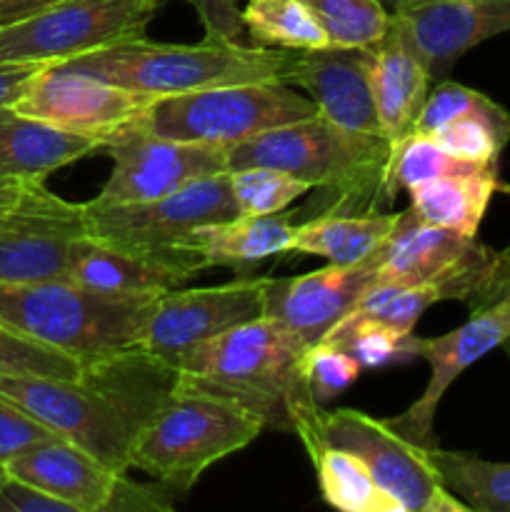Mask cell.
I'll list each match as a JSON object with an SVG mask.
<instances>
[{
	"label": "cell",
	"mask_w": 510,
	"mask_h": 512,
	"mask_svg": "<svg viewBox=\"0 0 510 512\" xmlns=\"http://www.w3.org/2000/svg\"><path fill=\"white\" fill-rule=\"evenodd\" d=\"M178 383V368L140 348L93 360L78 378L0 375V395L115 473Z\"/></svg>",
	"instance_id": "obj_1"
},
{
	"label": "cell",
	"mask_w": 510,
	"mask_h": 512,
	"mask_svg": "<svg viewBox=\"0 0 510 512\" xmlns=\"http://www.w3.org/2000/svg\"><path fill=\"white\" fill-rule=\"evenodd\" d=\"M305 345L288 325L260 315L203 340L180 358L178 378L235 398L265 428L293 433V413L313 400L303 375Z\"/></svg>",
	"instance_id": "obj_2"
},
{
	"label": "cell",
	"mask_w": 510,
	"mask_h": 512,
	"mask_svg": "<svg viewBox=\"0 0 510 512\" xmlns=\"http://www.w3.org/2000/svg\"><path fill=\"white\" fill-rule=\"evenodd\" d=\"M390 150L393 143L383 135L340 128L313 115L228 145V170L253 165L283 170L333 193L338 198L335 213H375L385 200Z\"/></svg>",
	"instance_id": "obj_3"
},
{
	"label": "cell",
	"mask_w": 510,
	"mask_h": 512,
	"mask_svg": "<svg viewBox=\"0 0 510 512\" xmlns=\"http://www.w3.org/2000/svg\"><path fill=\"white\" fill-rule=\"evenodd\" d=\"M288 60V50L238 43L220 35H205L200 43L190 45L153 43L140 35L60 63L120 88L165 98L218 85L280 80Z\"/></svg>",
	"instance_id": "obj_4"
},
{
	"label": "cell",
	"mask_w": 510,
	"mask_h": 512,
	"mask_svg": "<svg viewBox=\"0 0 510 512\" xmlns=\"http://www.w3.org/2000/svg\"><path fill=\"white\" fill-rule=\"evenodd\" d=\"M158 295H110L68 278L0 283V325L83 365L138 348Z\"/></svg>",
	"instance_id": "obj_5"
},
{
	"label": "cell",
	"mask_w": 510,
	"mask_h": 512,
	"mask_svg": "<svg viewBox=\"0 0 510 512\" xmlns=\"http://www.w3.org/2000/svg\"><path fill=\"white\" fill-rule=\"evenodd\" d=\"M265 423L235 398L178 378L173 393L140 433L130 470H143L175 493H188L218 460L238 453Z\"/></svg>",
	"instance_id": "obj_6"
},
{
	"label": "cell",
	"mask_w": 510,
	"mask_h": 512,
	"mask_svg": "<svg viewBox=\"0 0 510 512\" xmlns=\"http://www.w3.org/2000/svg\"><path fill=\"white\" fill-rule=\"evenodd\" d=\"M313 115L315 103L293 85L260 80L155 98L133 125L173 140L235 145Z\"/></svg>",
	"instance_id": "obj_7"
},
{
	"label": "cell",
	"mask_w": 510,
	"mask_h": 512,
	"mask_svg": "<svg viewBox=\"0 0 510 512\" xmlns=\"http://www.w3.org/2000/svg\"><path fill=\"white\" fill-rule=\"evenodd\" d=\"M378 258V283L438 285L445 300H460L473 310L488 308L495 298L498 250L478 238L438 228L413 213H398Z\"/></svg>",
	"instance_id": "obj_8"
},
{
	"label": "cell",
	"mask_w": 510,
	"mask_h": 512,
	"mask_svg": "<svg viewBox=\"0 0 510 512\" xmlns=\"http://www.w3.org/2000/svg\"><path fill=\"white\" fill-rule=\"evenodd\" d=\"M240 215L230 188V170L208 175L163 198L125 205L85 203V228L105 243L140 250L200 275L203 270L180 253V243L205 223Z\"/></svg>",
	"instance_id": "obj_9"
},
{
	"label": "cell",
	"mask_w": 510,
	"mask_h": 512,
	"mask_svg": "<svg viewBox=\"0 0 510 512\" xmlns=\"http://www.w3.org/2000/svg\"><path fill=\"white\" fill-rule=\"evenodd\" d=\"M170 0H60L0 25V63H60L140 38Z\"/></svg>",
	"instance_id": "obj_10"
},
{
	"label": "cell",
	"mask_w": 510,
	"mask_h": 512,
	"mask_svg": "<svg viewBox=\"0 0 510 512\" xmlns=\"http://www.w3.org/2000/svg\"><path fill=\"white\" fill-rule=\"evenodd\" d=\"M83 235L85 203L60 198L45 180L20 183L0 203V283L68 278L70 250Z\"/></svg>",
	"instance_id": "obj_11"
},
{
	"label": "cell",
	"mask_w": 510,
	"mask_h": 512,
	"mask_svg": "<svg viewBox=\"0 0 510 512\" xmlns=\"http://www.w3.org/2000/svg\"><path fill=\"white\" fill-rule=\"evenodd\" d=\"M320 435L358 455L403 512H470L440 483L425 448L408 443L385 420L350 408L320 410Z\"/></svg>",
	"instance_id": "obj_12"
},
{
	"label": "cell",
	"mask_w": 510,
	"mask_h": 512,
	"mask_svg": "<svg viewBox=\"0 0 510 512\" xmlns=\"http://www.w3.org/2000/svg\"><path fill=\"white\" fill-rule=\"evenodd\" d=\"M105 153L113 160L108 180L90 205H125L163 198L208 175L228 170V145L190 143L130 125Z\"/></svg>",
	"instance_id": "obj_13"
},
{
	"label": "cell",
	"mask_w": 510,
	"mask_h": 512,
	"mask_svg": "<svg viewBox=\"0 0 510 512\" xmlns=\"http://www.w3.org/2000/svg\"><path fill=\"white\" fill-rule=\"evenodd\" d=\"M153 95L135 93L63 63H45L13 108L50 125L103 140V148L145 113Z\"/></svg>",
	"instance_id": "obj_14"
},
{
	"label": "cell",
	"mask_w": 510,
	"mask_h": 512,
	"mask_svg": "<svg viewBox=\"0 0 510 512\" xmlns=\"http://www.w3.org/2000/svg\"><path fill=\"white\" fill-rule=\"evenodd\" d=\"M265 280L268 278L243 275L215 288H175L158 295L138 348L175 368L180 358L203 340L260 318L265 308Z\"/></svg>",
	"instance_id": "obj_15"
},
{
	"label": "cell",
	"mask_w": 510,
	"mask_h": 512,
	"mask_svg": "<svg viewBox=\"0 0 510 512\" xmlns=\"http://www.w3.org/2000/svg\"><path fill=\"white\" fill-rule=\"evenodd\" d=\"M505 340H510V293L488 308L473 310L470 318L450 333L435 338L418 335V358H423L430 368L428 385L405 413L388 418L385 423L418 448L438 445L435 413L443 395L470 365L483 360L495 348H503Z\"/></svg>",
	"instance_id": "obj_16"
},
{
	"label": "cell",
	"mask_w": 510,
	"mask_h": 512,
	"mask_svg": "<svg viewBox=\"0 0 510 512\" xmlns=\"http://www.w3.org/2000/svg\"><path fill=\"white\" fill-rule=\"evenodd\" d=\"M378 283V258L333 265L293 278L265 280L263 315L288 325L305 345H315Z\"/></svg>",
	"instance_id": "obj_17"
},
{
	"label": "cell",
	"mask_w": 510,
	"mask_h": 512,
	"mask_svg": "<svg viewBox=\"0 0 510 512\" xmlns=\"http://www.w3.org/2000/svg\"><path fill=\"white\" fill-rule=\"evenodd\" d=\"M390 15L413 40L435 83L475 45L510 30V0H410Z\"/></svg>",
	"instance_id": "obj_18"
},
{
	"label": "cell",
	"mask_w": 510,
	"mask_h": 512,
	"mask_svg": "<svg viewBox=\"0 0 510 512\" xmlns=\"http://www.w3.org/2000/svg\"><path fill=\"white\" fill-rule=\"evenodd\" d=\"M373 48L328 45L320 50L290 53L280 80L303 90L315 103L318 115L330 123L358 133L383 135L370 88Z\"/></svg>",
	"instance_id": "obj_19"
},
{
	"label": "cell",
	"mask_w": 510,
	"mask_h": 512,
	"mask_svg": "<svg viewBox=\"0 0 510 512\" xmlns=\"http://www.w3.org/2000/svg\"><path fill=\"white\" fill-rule=\"evenodd\" d=\"M5 470L33 488L68 503L75 512H110L123 475L70 440H43L5 463Z\"/></svg>",
	"instance_id": "obj_20"
},
{
	"label": "cell",
	"mask_w": 510,
	"mask_h": 512,
	"mask_svg": "<svg viewBox=\"0 0 510 512\" xmlns=\"http://www.w3.org/2000/svg\"><path fill=\"white\" fill-rule=\"evenodd\" d=\"M190 270L140 250L83 235L68 260V280L110 295H163L190 283Z\"/></svg>",
	"instance_id": "obj_21"
},
{
	"label": "cell",
	"mask_w": 510,
	"mask_h": 512,
	"mask_svg": "<svg viewBox=\"0 0 510 512\" xmlns=\"http://www.w3.org/2000/svg\"><path fill=\"white\" fill-rule=\"evenodd\" d=\"M320 410L323 405L315 400L300 405L293 413V435H298L305 453L310 455L325 503L343 512H403L398 500L375 483L368 465L358 455L330 445L320 435Z\"/></svg>",
	"instance_id": "obj_22"
},
{
	"label": "cell",
	"mask_w": 510,
	"mask_h": 512,
	"mask_svg": "<svg viewBox=\"0 0 510 512\" xmlns=\"http://www.w3.org/2000/svg\"><path fill=\"white\" fill-rule=\"evenodd\" d=\"M430 70L415 50L413 40L390 15L388 33L373 48L370 88H373L375 113L380 133L390 143L410 133L425 98L430 93Z\"/></svg>",
	"instance_id": "obj_23"
},
{
	"label": "cell",
	"mask_w": 510,
	"mask_h": 512,
	"mask_svg": "<svg viewBox=\"0 0 510 512\" xmlns=\"http://www.w3.org/2000/svg\"><path fill=\"white\" fill-rule=\"evenodd\" d=\"M293 233V213L285 210L273 215H235L195 228L180 243V253L200 270H248L275 255L290 253Z\"/></svg>",
	"instance_id": "obj_24"
},
{
	"label": "cell",
	"mask_w": 510,
	"mask_h": 512,
	"mask_svg": "<svg viewBox=\"0 0 510 512\" xmlns=\"http://www.w3.org/2000/svg\"><path fill=\"white\" fill-rule=\"evenodd\" d=\"M103 150V140L50 125L0 105V175L18 183L45 180L58 168Z\"/></svg>",
	"instance_id": "obj_25"
},
{
	"label": "cell",
	"mask_w": 510,
	"mask_h": 512,
	"mask_svg": "<svg viewBox=\"0 0 510 512\" xmlns=\"http://www.w3.org/2000/svg\"><path fill=\"white\" fill-rule=\"evenodd\" d=\"M398 213H325L295 225L290 253L315 255L333 265H358L370 260L388 240Z\"/></svg>",
	"instance_id": "obj_26"
},
{
	"label": "cell",
	"mask_w": 510,
	"mask_h": 512,
	"mask_svg": "<svg viewBox=\"0 0 510 512\" xmlns=\"http://www.w3.org/2000/svg\"><path fill=\"white\" fill-rule=\"evenodd\" d=\"M498 168L438 175L408 188L410 208L420 220L478 238L490 200L498 193Z\"/></svg>",
	"instance_id": "obj_27"
},
{
	"label": "cell",
	"mask_w": 510,
	"mask_h": 512,
	"mask_svg": "<svg viewBox=\"0 0 510 512\" xmlns=\"http://www.w3.org/2000/svg\"><path fill=\"white\" fill-rule=\"evenodd\" d=\"M440 483L470 512H510V463H493L475 453L425 448Z\"/></svg>",
	"instance_id": "obj_28"
},
{
	"label": "cell",
	"mask_w": 510,
	"mask_h": 512,
	"mask_svg": "<svg viewBox=\"0 0 510 512\" xmlns=\"http://www.w3.org/2000/svg\"><path fill=\"white\" fill-rule=\"evenodd\" d=\"M250 43L303 53L328 48V35L303 0H248L243 10Z\"/></svg>",
	"instance_id": "obj_29"
},
{
	"label": "cell",
	"mask_w": 510,
	"mask_h": 512,
	"mask_svg": "<svg viewBox=\"0 0 510 512\" xmlns=\"http://www.w3.org/2000/svg\"><path fill=\"white\" fill-rule=\"evenodd\" d=\"M323 343L343 348L345 353H350L363 365V370L403 365L418 358V335L383 323V320L363 318V315L353 313H348L338 325H333Z\"/></svg>",
	"instance_id": "obj_30"
},
{
	"label": "cell",
	"mask_w": 510,
	"mask_h": 512,
	"mask_svg": "<svg viewBox=\"0 0 510 512\" xmlns=\"http://www.w3.org/2000/svg\"><path fill=\"white\" fill-rule=\"evenodd\" d=\"M433 138L455 158L465 163L498 168L503 148L510 140V113L490 100L483 108L450 120L433 133Z\"/></svg>",
	"instance_id": "obj_31"
},
{
	"label": "cell",
	"mask_w": 510,
	"mask_h": 512,
	"mask_svg": "<svg viewBox=\"0 0 510 512\" xmlns=\"http://www.w3.org/2000/svg\"><path fill=\"white\" fill-rule=\"evenodd\" d=\"M470 170H483V165L455 158L433 135H405L393 143L385 165V200H393L400 190H408L438 175L470 173Z\"/></svg>",
	"instance_id": "obj_32"
},
{
	"label": "cell",
	"mask_w": 510,
	"mask_h": 512,
	"mask_svg": "<svg viewBox=\"0 0 510 512\" xmlns=\"http://www.w3.org/2000/svg\"><path fill=\"white\" fill-rule=\"evenodd\" d=\"M318 18L333 48H373L390 25V10L380 0H303Z\"/></svg>",
	"instance_id": "obj_33"
},
{
	"label": "cell",
	"mask_w": 510,
	"mask_h": 512,
	"mask_svg": "<svg viewBox=\"0 0 510 512\" xmlns=\"http://www.w3.org/2000/svg\"><path fill=\"white\" fill-rule=\"evenodd\" d=\"M230 188L240 215H273L283 213L300 195L310 193L313 185L283 170L253 165L230 170Z\"/></svg>",
	"instance_id": "obj_34"
},
{
	"label": "cell",
	"mask_w": 510,
	"mask_h": 512,
	"mask_svg": "<svg viewBox=\"0 0 510 512\" xmlns=\"http://www.w3.org/2000/svg\"><path fill=\"white\" fill-rule=\"evenodd\" d=\"M443 290L438 285H395V283H375L363 298L350 310L353 315L363 318L383 320L400 330L413 333L418 320L433 303H440Z\"/></svg>",
	"instance_id": "obj_35"
},
{
	"label": "cell",
	"mask_w": 510,
	"mask_h": 512,
	"mask_svg": "<svg viewBox=\"0 0 510 512\" xmlns=\"http://www.w3.org/2000/svg\"><path fill=\"white\" fill-rule=\"evenodd\" d=\"M83 368L80 360L0 325V375L78 378Z\"/></svg>",
	"instance_id": "obj_36"
},
{
	"label": "cell",
	"mask_w": 510,
	"mask_h": 512,
	"mask_svg": "<svg viewBox=\"0 0 510 512\" xmlns=\"http://www.w3.org/2000/svg\"><path fill=\"white\" fill-rule=\"evenodd\" d=\"M360 373H363V365L338 345L320 340L305 350L303 375L318 405H328L330 400L343 395L360 378Z\"/></svg>",
	"instance_id": "obj_37"
},
{
	"label": "cell",
	"mask_w": 510,
	"mask_h": 512,
	"mask_svg": "<svg viewBox=\"0 0 510 512\" xmlns=\"http://www.w3.org/2000/svg\"><path fill=\"white\" fill-rule=\"evenodd\" d=\"M490 100L493 98H488V95L480 93V90L458 83V80H438V83L430 88L428 98H425L423 108H420L418 118H415L408 135H433L435 130L443 128L445 123L483 108Z\"/></svg>",
	"instance_id": "obj_38"
},
{
	"label": "cell",
	"mask_w": 510,
	"mask_h": 512,
	"mask_svg": "<svg viewBox=\"0 0 510 512\" xmlns=\"http://www.w3.org/2000/svg\"><path fill=\"white\" fill-rule=\"evenodd\" d=\"M50 438H55L53 430L40 425L23 408L0 395V468H5V463L23 450Z\"/></svg>",
	"instance_id": "obj_39"
},
{
	"label": "cell",
	"mask_w": 510,
	"mask_h": 512,
	"mask_svg": "<svg viewBox=\"0 0 510 512\" xmlns=\"http://www.w3.org/2000/svg\"><path fill=\"white\" fill-rule=\"evenodd\" d=\"M0 512H75L68 503L0 470Z\"/></svg>",
	"instance_id": "obj_40"
},
{
	"label": "cell",
	"mask_w": 510,
	"mask_h": 512,
	"mask_svg": "<svg viewBox=\"0 0 510 512\" xmlns=\"http://www.w3.org/2000/svg\"><path fill=\"white\" fill-rule=\"evenodd\" d=\"M195 8L205 35H220V38L238 40L245 43V23L243 13L238 10L235 0H185Z\"/></svg>",
	"instance_id": "obj_41"
},
{
	"label": "cell",
	"mask_w": 510,
	"mask_h": 512,
	"mask_svg": "<svg viewBox=\"0 0 510 512\" xmlns=\"http://www.w3.org/2000/svg\"><path fill=\"white\" fill-rule=\"evenodd\" d=\"M45 63H0V105H13Z\"/></svg>",
	"instance_id": "obj_42"
},
{
	"label": "cell",
	"mask_w": 510,
	"mask_h": 512,
	"mask_svg": "<svg viewBox=\"0 0 510 512\" xmlns=\"http://www.w3.org/2000/svg\"><path fill=\"white\" fill-rule=\"evenodd\" d=\"M53 3H60V0H0V25L25 18L30 13H38V10L48 8Z\"/></svg>",
	"instance_id": "obj_43"
},
{
	"label": "cell",
	"mask_w": 510,
	"mask_h": 512,
	"mask_svg": "<svg viewBox=\"0 0 510 512\" xmlns=\"http://www.w3.org/2000/svg\"><path fill=\"white\" fill-rule=\"evenodd\" d=\"M505 293H510V245L505 250H498V280H495V300L503 298ZM503 350L510 358V340H505Z\"/></svg>",
	"instance_id": "obj_44"
},
{
	"label": "cell",
	"mask_w": 510,
	"mask_h": 512,
	"mask_svg": "<svg viewBox=\"0 0 510 512\" xmlns=\"http://www.w3.org/2000/svg\"><path fill=\"white\" fill-rule=\"evenodd\" d=\"M380 3H383L388 10H395V8H400V5L410 3V0H380Z\"/></svg>",
	"instance_id": "obj_45"
},
{
	"label": "cell",
	"mask_w": 510,
	"mask_h": 512,
	"mask_svg": "<svg viewBox=\"0 0 510 512\" xmlns=\"http://www.w3.org/2000/svg\"><path fill=\"white\" fill-rule=\"evenodd\" d=\"M13 185H18V180H10V178H3V175H0V193L8 188H13Z\"/></svg>",
	"instance_id": "obj_46"
},
{
	"label": "cell",
	"mask_w": 510,
	"mask_h": 512,
	"mask_svg": "<svg viewBox=\"0 0 510 512\" xmlns=\"http://www.w3.org/2000/svg\"><path fill=\"white\" fill-rule=\"evenodd\" d=\"M20 185V183H18ZM18 185H13V188H8V190H3V193H0V203H3L5 198H10V195L15 193V190H18Z\"/></svg>",
	"instance_id": "obj_47"
},
{
	"label": "cell",
	"mask_w": 510,
	"mask_h": 512,
	"mask_svg": "<svg viewBox=\"0 0 510 512\" xmlns=\"http://www.w3.org/2000/svg\"><path fill=\"white\" fill-rule=\"evenodd\" d=\"M498 193L510 195V183H498Z\"/></svg>",
	"instance_id": "obj_48"
},
{
	"label": "cell",
	"mask_w": 510,
	"mask_h": 512,
	"mask_svg": "<svg viewBox=\"0 0 510 512\" xmlns=\"http://www.w3.org/2000/svg\"><path fill=\"white\" fill-rule=\"evenodd\" d=\"M0 470H3V468H0Z\"/></svg>",
	"instance_id": "obj_49"
}]
</instances>
